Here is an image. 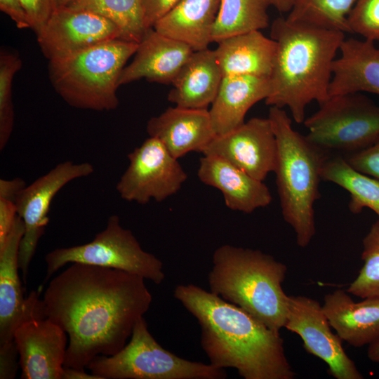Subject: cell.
<instances>
[{
  "label": "cell",
  "instance_id": "28",
  "mask_svg": "<svg viewBox=\"0 0 379 379\" xmlns=\"http://www.w3.org/2000/svg\"><path fill=\"white\" fill-rule=\"evenodd\" d=\"M65 6L109 19L119 27L121 40L139 43L147 30L142 0H72Z\"/></svg>",
  "mask_w": 379,
  "mask_h": 379
},
{
  "label": "cell",
  "instance_id": "6",
  "mask_svg": "<svg viewBox=\"0 0 379 379\" xmlns=\"http://www.w3.org/2000/svg\"><path fill=\"white\" fill-rule=\"evenodd\" d=\"M138 43L116 39L48 61V77L56 93L70 106L98 112L119 105L122 70Z\"/></svg>",
  "mask_w": 379,
  "mask_h": 379
},
{
  "label": "cell",
  "instance_id": "30",
  "mask_svg": "<svg viewBox=\"0 0 379 379\" xmlns=\"http://www.w3.org/2000/svg\"><path fill=\"white\" fill-rule=\"evenodd\" d=\"M364 265L347 291L363 299L379 298V220L371 227L363 239Z\"/></svg>",
  "mask_w": 379,
  "mask_h": 379
},
{
  "label": "cell",
  "instance_id": "15",
  "mask_svg": "<svg viewBox=\"0 0 379 379\" xmlns=\"http://www.w3.org/2000/svg\"><path fill=\"white\" fill-rule=\"evenodd\" d=\"M25 225L17 216L4 246L0 248V347L13 342L15 330L34 319L46 318L40 289L25 298L18 275V253Z\"/></svg>",
  "mask_w": 379,
  "mask_h": 379
},
{
  "label": "cell",
  "instance_id": "2",
  "mask_svg": "<svg viewBox=\"0 0 379 379\" xmlns=\"http://www.w3.org/2000/svg\"><path fill=\"white\" fill-rule=\"evenodd\" d=\"M173 297L197 320L210 364L234 368L244 379L295 377L280 333L239 306L194 284H179Z\"/></svg>",
  "mask_w": 379,
  "mask_h": 379
},
{
  "label": "cell",
  "instance_id": "11",
  "mask_svg": "<svg viewBox=\"0 0 379 379\" xmlns=\"http://www.w3.org/2000/svg\"><path fill=\"white\" fill-rule=\"evenodd\" d=\"M93 172L94 167L88 162L63 161L27 185L18 194L15 201L18 215L25 225L19 248L18 266L25 283L39 239L48 224V213L53 198L71 181L88 176Z\"/></svg>",
  "mask_w": 379,
  "mask_h": 379
},
{
  "label": "cell",
  "instance_id": "12",
  "mask_svg": "<svg viewBox=\"0 0 379 379\" xmlns=\"http://www.w3.org/2000/svg\"><path fill=\"white\" fill-rule=\"evenodd\" d=\"M284 328L301 338L307 353L326 362L333 378H364L344 350L341 338L331 331L322 305L316 300L304 295H288Z\"/></svg>",
  "mask_w": 379,
  "mask_h": 379
},
{
  "label": "cell",
  "instance_id": "19",
  "mask_svg": "<svg viewBox=\"0 0 379 379\" xmlns=\"http://www.w3.org/2000/svg\"><path fill=\"white\" fill-rule=\"evenodd\" d=\"M197 175L201 182L222 192L226 206L231 210L251 213L272 201L270 191L263 181L217 155L204 154Z\"/></svg>",
  "mask_w": 379,
  "mask_h": 379
},
{
  "label": "cell",
  "instance_id": "9",
  "mask_svg": "<svg viewBox=\"0 0 379 379\" xmlns=\"http://www.w3.org/2000/svg\"><path fill=\"white\" fill-rule=\"evenodd\" d=\"M46 282L67 264L81 262L123 270L160 284L165 279L163 262L144 251L133 232L123 227L118 215L109 217L104 230L84 244L57 248L45 256Z\"/></svg>",
  "mask_w": 379,
  "mask_h": 379
},
{
  "label": "cell",
  "instance_id": "29",
  "mask_svg": "<svg viewBox=\"0 0 379 379\" xmlns=\"http://www.w3.org/2000/svg\"><path fill=\"white\" fill-rule=\"evenodd\" d=\"M356 0H295L286 19L349 33L347 17Z\"/></svg>",
  "mask_w": 379,
  "mask_h": 379
},
{
  "label": "cell",
  "instance_id": "38",
  "mask_svg": "<svg viewBox=\"0 0 379 379\" xmlns=\"http://www.w3.org/2000/svg\"><path fill=\"white\" fill-rule=\"evenodd\" d=\"M0 9L15 22L18 28H31L20 0H0Z\"/></svg>",
  "mask_w": 379,
  "mask_h": 379
},
{
  "label": "cell",
  "instance_id": "42",
  "mask_svg": "<svg viewBox=\"0 0 379 379\" xmlns=\"http://www.w3.org/2000/svg\"><path fill=\"white\" fill-rule=\"evenodd\" d=\"M367 355L371 361L379 363V339L369 345Z\"/></svg>",
  "mask_w": 379,
  "mask_h": 379
},
{
  "label": "cell",
  "instance_id": "5",
  "mask_svg": "<svg viewBox=\"0 0 379 379\" xmlns=\"http://www.w3.org/2000/svg\"><path fill=\"white\" fill-rule=\"evenodd\" d=\"M277 142L274 173L281 213L293 229L298 246H307L316 233L314 204L320 197L319 183L324 161L328 154L295 131L286 112L270 108Z\"/></svg>",
  "mask_w": 379,
  "mask_h": 379
},
{
  "label": "cell",
  "instance_id": "22",
  "mask_svg": "<svg viewBox=\"0 0 379 379\" xmlns=\"http://www.w3.org/2000/svg\"><path fill=\"white\" fill-rule=\"evenodd\" d=\"M270 93V77L231 75L222 77L208 110L216 135L227 133L242 125L249 109Z\"/></svg>",
  "mask_w": 379,
  "mask_h": 379
},
{
  "label": "cell",
  "instance_id": "20",
  "mask_svg": "<svg viewBox=\"0 0 379 379\" xmlns=\"http://www.w3.org/2000/svg\"><path fill=\"white\" fill-rule=\"evenodd\" d=\"M374 41L345 38L333 63L329 97L361 92L379 95V48Z\"/></svg>",
  "mask_w": 379,
  "mask_h": 379
},
{
  "label": "cell",
  "instance_id": "17",
  "mask_svg": "<svg viewBox=\"0 0 379 379\" xmlns=\"http://www.w3.org/2000/svg\"><path fill=\"white\" fill-rule=\"evenodd\" d=\"M193 51L187 44L149 28L138 43L133 60L122 70L119 84L142 79L171 84Z\"/></svg>",
  "mask_w": 379,
  "mask_h": 379
},
{
  "label": "cell",
  "instance_id": "39",
  "mask_svg": "<svg viewBox=\"0 0 379 379\" xmlns=\"http://www.w3.org/2000/svg\"><path fill=\"white\" fill-rule=\"evenodd\" d=\"M27 186L24 180L16 178L12 180H0V198L15 202L20 192Z\"/></svg>",
  "mask_w": 379,
  "mask_h": 379
},
{
  "label": "cell",
  "instance_id": "32",
  "mask_svg": "<svg viewBox=\"0 0 379 379\" xmlns=\"http://www.w3.org/2000/svg\"><path fill=\"white\" fill-rule=\"evenodd\" d=\"M349 33L379 40V0H356L347 17Z\"/></svg>",
  "mask_w": 379,
  "mask_h": 379
},
{
  "label": "cell",
  "instance_id": "25",
  "mask_svg": "<svg viewBox=\"0 0 379 379\" xmlns=\"http://www.w3.org/2000/svg\"><path fill=\"white\" fill-rule=\"evenodd\" d=\"M221 0H181L153 28L194 51L208 48Z\"/></svg>",
  "mask_w": 379,
  "mask_h": 379
},
{
  "label": "cell",
  "instance_id": "41",
  "mask_svg": "<svg viewBox=\"0 0 379 379\" xmlns=\"http://www.w3.org/2000/svg\"><path fill=\"white\" fill-rule=\"evenodd\" d=\"M295 0H273V6L280 13H289Z\"/></svg>",
  "mask_w": 379,
  "mask_h": 379
},
{
  "label": "cell",
  "instance_id": "3",
  "mask_svg": "<svg viewBox=\"0 0 379 379\" xmlns=\"http://www.w3.org/2000/svg\"><path fill=\"white\" fill-rule=\"evenodd\" d=\"M276 52L265 103L287 107L293 120L303 123L307 105L328 98L332 67L345 32L291 22L279 17L271 26Z\"/></svg>",
  "mask_w": 379,
  "mask_h": 379
},
{
  "label": "cell",
  "instance_id": "35",
  "mask_svg": "<svg viewBox=\"0 0 379 379\" xmlns=\"http://www.w3.org/2000/svg\"><path fill=\"white\" fill-rule=\"evenodd\" d=\"M181 0H142L143 21L147 29L172 10Z\"/></svg>",
  "mask_w": 379,
  "mask_h": 379
},
{
  "label": "cell",
  "instance_id": "34",
  "mask_svg": "<svg viewBox=\"0 0 379 379\" xmlns=\"http://www.w3.org/2000/svg\"><path fill=\"white\" fill-rule=\"evenodd\" d=\"M29 20L31 28L36 33L49 20L57 8L55 0H20Z\"/></svg>",
  "mask_w": 379,
  "mask_h": 379
},
{
  "label": "cell",
  "instance_id": "21",
  "mask_svg": "<svg viewBox=\"0 0 379 379\" xmlns=\"http://www.w3.org/2000/svg\"><path fill=\"white\" fill-rule=\"evenodd\" d=\"M323 310L342 340L360 347L379 339V298L354 302L342 289L327 293Z\"/></svg>",
  "mask_w": 379,
  "mask_h": 379
},
{
  "label": "cell",
  "instance_id": "16",
  "mask_svg": "<svg viewBox=\"0 0 379 379\" xmlns=\"http://www.w3.org/2000/svg\"><path fill=\"white\" fill-rule=\"evenodd\" d=\"M13 340L19 354L22 379H62L67 334L48 318L21 324Z\"/></svg>",
  "mask_w": 379,
  "mask_h": 379
},
{
  "label": "cell",
  "instance_id": "26",
  "mask_svg": "<svg viewBox=\"0 0 379 379\" xmlns=\"http://www.w3.org/2000/svg\"><path fill=\"white\" fill-rule=\"evenodd\" d=\"M321 179L345 190L350 195V211L359 213L372 210L379 220V180L354 169L340 154H328L321 169Z\"/></svg>",
  "mask_w": 379,
  "mask_h": 379
},
{
  "label": "cell",
  "instance_id": "13",
  "mask_svg": "<svg viewBox=\"0 0 379 379\" xmlns=\"http://www.w3.org/2000/svg\"><path fill=\"white\" fill-rule=\"evenodd\" d=\"M36 34L41 51L48 61L121 39L119 27L109 19L66 6L57 7Z\"/></svg>",
  "mask_w": 379,
  "mask_h": 379
},
{
  "label": "cell",
  "instance_id": "10",
  "mask_svg": "<svg viewBox=\"0 0 379 379\" xmlns=\"http://www.w3.org/2000/svg\"><path fill=\"white\" fill-rule=\"evenodd\" d=\"M127 157L128 166L116 185L126 201H163L178 192L187 179L178 159L157 138L149 137Z\"/></svg>",
  "mask_w": 379,
  "mask_h": 379
},
{
  "label": "cell",
  "instance_id": "4",
  "mask_svg": "<svg viewBox=\"0 0 379 379\" xmlns=\"http://www.w3.org/2000/svg\"><path fill=\"white\" fill-rule=\"evenodd\" d=\"M287 266L260 250L225 244L215 249L208 275L210 291L279 333L287 315L282 288Z\"/></svg>",
  "mask_w": 379,
  "mask_h": 379
},
{
  "label": "cell",
  "instance_id": "33",
  "mask_svg": "<svg viewBox=\"0 0 379 379\" xmlns=\"http://www.w3.org/2000/svg\"><path fill=\"white\" fill-rule=\"evenodd\" d=\"M343 157L357 171L379 180V139L359 152Z\"/></svg>",
  "mask_w": 379,
  "mask_h": 379
},
{
  "label": "cell",
  "instance_id": "24",
  "mask_svg": "<svg viewBox=\"0 0 379 379\" xmlns=\"http://www.w3.org/2000/svg\"><path fill=\"white\" fill-rule=\"evenodd\" d=\"M214 50L223 77L250 75L270 77L276 42L260 31H252L225 38Z\"/></svg>",
  "mask_w": 379,
  "mask_h": 379
},
{
  "label": "cell",
  "instance_id": "37",
  "mask_svg": "<svg viewBox=\"0 0 379 379\" xmlns=\"http://www.w3.org/2000/svg\"><path fill=\"white\" fill-rule=\"evenodd\" d=\"M18 351L13 342L0 347V379H12L15 377L18 368Z\"/></svg>",
  "mask_w": 379,
  "mask_h": 379
},
{
  "label": "cell",
  "instance_id": "1",
  "mask_svg": "<svg viewBox=\"0 0 379 379\" xmlns=\"http://www.w3.org/2000/svg\"><path fill=\"white\" fill-rule=\"evenodd\" d=\"M145 279L118 269L81 262L49 282L42 298L46 318L69 337L64 367L85 370L96 356L127 343L152 301Z\"/></svg>",
  "mask_w": 379,
  "mask_h": 379
},
{
  "label": "cell",
  "instance_id": "14",
  "mask_svg": "<svg viewBox=\"0 0 379 379\" xmlns=\"http://www.w3.org/2000/svg\"><path fill=\"white\" fill-rule=\"evenodd\" d=\"M277 153L276 135L268 117L251 118L227 133L216 135L202 152L220 157L260 181L274 172Z\"/></svg>",
  "mask_w": 379,
  "mask_h": 379
},
{
  "label": "cell",
  "instance_id": "8",
  "mask_svg": "<svg viewBox=\"0 0 379 379\" xmlns=\"http://www.w3.org/2000/svg\"><path fill=\"white\" fill-rule=\"evenodd\" d=\"M304 121L306 138L323 152L347 156L379 139V106L361 93L330 96Z\"/></svg>",
  "mask_w": 379,
  "mask_h": 379
},
{
  "label": "cell",
  "instance_id": "18",
  "mask_svg": "<svg viewBox=\"0 0 379 379\" xmlns=\"http://www.w3.org/2000/svg\"><path fill=\"white\" fill-rule=\"evenodd\" d=\"M147 131L178 159L190 152L202 153L216 135L207 109L179 106L150 118Z\"/></svg>",
  "mask_w": 379,
  "mask_h": 379
},
{
  "label": "cell",
  "instance_id": "31",
  "mask_svg": "<svg viewBox=\"0 0 379 379\" xmlns=\"http://www.w3.org/2000/svg\"><path fill=\"white\" fill-rule=\"evenodd\" d=\"M22 67L18 54L1 51L0 53V150L6 146L14 126L12 84Z\"/></svg>",
  "mask_w": 379,
  "mask_h": 379
},
{
  "label": "cell",
  "instance_id": "36",
  "mask_svg": "<svg viewBox=\"0 0 379 379\" xmlns=\"http://www.w3.org/2000/svg\"><path fill=\"white\" fill-rule=\"evenodd\" d=\"M18 211L15 202L9 199L0 198V248H1L12 230Z\"/></svg>",
  "mask_w": 379,
  "mask_h": 379
},
{
  "label": "cell",
  "instance_id": "40",
  "mask_svg": "<svg viewBox=\"0 0 379 379\" xmlns=\"http://www.w3.org/2000/svg\"><path fill=\"white\" fill-rule=\"evenodd\" d=\"M62 379H101L93 373H88L85 370L64 367Z\"/></svg>",
  "mask_w": 379,
  "mask_h": 379
},
{
  "label": "cell",
  "instance_id": "43",
  "mask_svg": "<svg viewBox=\"0 0 379 379\" xmlns=\"http://www.w3.org/2000/svg\"><path fill=\"white\" fill-rule=\"evenodd\" d=\"M57 7L65 6L72 0H55Z\"/></svg>",
  "mask_w": 379,
  "mask_h": 379
},
{
  "label": "cell",
  "instance_id": "7",
  "mask_svg": "<svg viewBox=\"0 0 379 379\" xmlns=\"http://www.w3.org/2000/svg\"><path fill=\"white\" fill-rule=\"evenodd\" d=\"M101 379H225L224 368L190 361L164 349L152 336L144 317L130 340L117 354L98 355L87 365Z\"/></svg>",
  "mask_w": 379,
  "mask_h": 379
},
{
  "label": "cell",
  "instance_id": "23",
  "mask_svg": "<svg viewBox=\"0 0 379 379\" xmlns=\"http://www.w3.org/2000/svg\"><path fill=\"white\" fill-rule=\"evenodd\" d=\"M222 77L214 50L193 51L171 83L168 100L182 107L207 109Z\"/></svg>",
  "mask_w": 379,
  "mask_h": 379
},
{
  "label": "cell",
  "instance_id": "27",
  "mask_svg": "<svg viewBox=\"0 0 379 379\" xmlns=\"http://www.w3.org/2000/svg\"><path fill=\"white\" fill-rule=\"evenodd\" d=\"M273 0H221L213 28V41L268 27Z\"/></svg>",
  "mask_w": 379,
  "mask_h": 379
}]
</instances>
